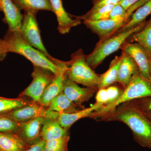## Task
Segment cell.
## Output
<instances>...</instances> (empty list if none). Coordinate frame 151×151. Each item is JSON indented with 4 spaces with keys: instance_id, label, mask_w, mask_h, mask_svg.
<instances>
[{
    "instance_id": "obj_1",
    "label": "cell",
    "mask_w": 151,
    "mask_h": 151,
    "mask_svg": "<svg viewBox=\"0 0 151 151\" xmlns=\"http://www.w3.org/2000/svg\"><path fill=\"white\" fill-rule=\"evenodd\" d=\"M98 120L123 122L132 130L137 142L151 148V122L132 101L119 105Z\"/></svg>"
},
{
    "instance_id": "obj_2",
    "label": "cell",
    "mask_w": 151,
    "mask_h": 151,
    "mask_svg": "<svg viewBox=\"0 0 151 151\" xmlns=\"http://www.w3.org/2000/svg\"><path fill=\"white\" fill-rule=\"evenodd\" d=\"M3 40L8 52L23 55L33 65L50 70L55 75L66 70L69 66V61L62 66L55 64L43 53L30 45L19 33L8 29Z\"/></svg>"
},
{
    "instance_id": "obj_3",
    "label": "cell",
    "mask_w": 151,
    "mask_h": 151,
    "mask_svg": "<svg viewBox=\"0 0 151 151\" xmlns=\"http://www.w3.org/2000/svg\"><path fill=\"white\" fill-rule=\"evenodd\" d=\"M148 97H151V81L142 76L139 72L133 77L118 100L94 111L89 118L98 120L123 103Z\"/></svg>"
},
{
    "instance_id": "obj_4",
    "label": "cell",
    "mask_w": 151,
    "mask_h": 151,
    "mask_svg": "<svg viewBox=\"0 0 151 151\" xmlns=\"http://www.w3.org/2000/svg\"><path fill=\"white\" fill-rule=\"evenodd\" d=\"M147 23L145 21L136 27L116 34L101 42H97L93 51L88 55H85L87 64L93 70H95L106 57L120 49L130 35L142 29Z\"/></svg>"
},
{
    "instance_id": "obj_5",
    "label": "cell",
    "mask_w": 151,
    "mask_h": 151,
    "mask_svg": "<svg viewBox=\"0 0 151 151\" xmlns=\"http://www.w3.org/2000/svg\"><path fill=\"white\" fill-rule=\"evenodd\" d=\"M83 50L79 49L71 55L65 76L77 83L98 90L100 74H97L87 64Z\"/></svg>"
},
{
    "instance_id": "obj_6",
    "label": "cell",
    "mask_w": 151,
    "mask_h": 151,
    "mask_svg": "<svg viewBox=\"0 0 151 151\" xmlns=\"http://www.w3.org/2000/svg\"><path fill=\"white\" fill-rule=\"evenodd\" d=\"M38 11H24L19 34L30 45L43 53L55 64L62 66L65 61L54 58L47 51L42 40L36 16Z\"/></svg>"
},
{
    "instance_id": "obj_7",
    "label": "cell",
    "mask_w": 151,
    "mask_h": 151,
    "mask_svg": "<svg viewBox=\"0 0 151 151\" xmlns=\"http://www.w3.org/2000/svg\"><path fill=\"white\" fill-rule=\"evenodd\" d=\"M33 66L31 74L32 81L29 86L19 94V97H28L32 101L37 103L46 87L54 79L55 74L45 68Z\"/></svg>"
},
{
    "instance_id": "obj_8",
    "label": "cell",
    "mask_w": 151,
    "mask_h": 151,
    "mask_svg": "<svg viewBox=\"0 0 151 151\" xmlns=\"http://www.w3.org/2000/svg\"><path fill=\"white\" fill-rule=\"evenodd\" d=\"M60 114L58 112L50 110L47 108L41 106L33 101L29 105L17 108L4 115L16 122L23 123L39 117L49 119H56Z\"/></svg>"
},
{
    "instance_id": "obj_9",
    "label": "cell",
    "mask_w": 151,
    "mask_h": 151,
    "mask_svg": "<svg viewBox=\"0 0 151 151\" xmlns=\"http://www.w3.org/2000/svg\"><path fill=\"white\" fill-rule=\"evenodd\" d=\"M47 119L39 117L21 123L17 135L28 147L32 145L41 139L42 129Z\"/></svg>"
},
{
    "instance_id": "obj_10",
    "label": "cell",
    "mask_w": 151,
    "mask_h": 151,
    "mask_svg": "<svg viewBox=\"0 0 151 151\" xmlns=\"http://www.w3.org/2000/svg\"><path fill=\"white\" fill-rule=\"evenodd\" d=\"M96 92L97 90L93 88L80 87L77 83L68 79L66 76L63 80V93L81 109L84 108L82 104L89 101Z\"/></svg>"
},
{
    "instance_id": "obj_11",
    "label": "cell",
    "mask_w": 151,
    "mask_h": 151,
    "mask_svg": "<svg viewBox=\"0 0 151 151\" xmlns=\"http://www.w3.org/2000/svg\"><path fill=\"white\" fill-rule=\"evenodd\" d=\"M120 49L129 55L137 65L141 75L151 81L149 69V57L144 49L137 43H130L127 41Z\"/></svg>"
},
{
    "instance_id": "obj_12",
    "label": "cell",
    "mask_w": 151,
    "mask_h": 151,
    "mask_svg": "<svg viewBox=\"0 0 151 151\" xmlns=\"http://www.w3.org/2000/svg\"><path fill=\"white\" fill-rule=\"evenodd\" d=\"M50 1L52 12L56 16L58 23L57 29L60 33L63 35L68 33L72 27L81 24V20L71 18L70 15L65 11L62 0H50Z\"/></svg>"
},
{
    "instance_id": "obj_13",
    "label": "cell",
    "mask_w": 151,
    "mask_h": 151,
    "mask_svg": "<svg viewBox=\"0 0 151 151\" xmlns=\"http://www.w3.org/2000/svg\"><path fill=\"white\" fill-rule=\"evenodd\" d=\"M0 8L4 17L3 21L8 25V29L19 33L23 15L12 0H0Z\"/></svg>"
},
{
    "instance_id": "obj_14",
    "label": "cell",
    "mask_w": 151,
    "mask_h": 151,
    "mask_svg": "<svg viewBox=\"0 0 151 151\" xmlns=\"http://www.w3.org/2000/svg\"><path fill=\"white\" fill-rule=\"evenodd\" d=\"M122 58L119 66L116 82L124 89L128 86L133 77L139 73L137 63L129 55L122 51Z\"/></svg>"
},
{
    "instance_id": "obj_15",
    "label": "cell",
    "mask_w": 151,
    "mask_h": 151,
    "mask_svg": "<svg viewBox=\"0 0 151 151\" xmlns=\"http://www.w3.org/2000/svg\"><path fill=\"white\" fill-rule=\"evenodd\" d=\"M67 69L55 75L54 79L45 90L40 100L37 103V104L47 108L52 99L63 92V80Z\"/></svg>"
},
{
    "instance_id": "obj_16",
    "label": "cell",
    "mask_w": 151,
    "mask_h": 151,
    "mask_svg": "<svg viewBox=\"0 0 151 151\" xmlns=\"http://www.w3.org/2000/svg\"><path fill=\"white\" fill-rule=\"evenodd\" d=\"M102 107V105L95 103L89 108H84L73 113L60 114L58 118V121L61 127L69 130L76 122L83 118H89L93 112Z\"/></svg>"
},
{
    "instance_id": "obj_17",
    "label": "cell",
    "mask_w": 151,
    "mask_h": 151,
    "mask_svg": "<svg viewBox=\"0 0 151 151\" xmlns=\"http://www.w3.org/2000/svg\"><path fill=\"white\" fill-rule=\"evenodd\" d=\"M70 135L69 130L61 127L56 119H47L42 129L41 137L44 140L56 139Z\"/></svg>"
},
{
    "instance_id": "obj_18",
    "label": "cell",
    "mask_w": 151,
    "mask_h": 151,
    "mask_svg": "<svg viewBox=\"0 0 151 151\" xmlns=\"http://www.w3.org/2000/svg\"><path fill=\"white\" fill-rule=\"evenodd\" d=\"M127 41L138 44L151 58V17L143 28L130 35Z\"/></svg>"
},
{
    "instance_id": "obj_19",
    "label": "cell",
    "mask_w": 151,
    "mask_h": 151,
    "mask_svg": "<svg viewBox=\"0 0 151 151\" xmlns=\"http://www.w3.org/2000/svg\"><path fill=\"white\" fill-rule=\"evenodd\" d=\"M150 15H151V0H147L132 14L129 21L119 30L116 34L138 26L143 22L145 21L146 18Z\"/></svg>"
},
{
    "instance_id": "obj_20",
    "label": "cell",
    "mask_w": 151,
    "mask_h": 151,
    "mask_svg": "<svg viewBox=\"0 0 151 151\" xmlns=\"http://www.w3.org/2000/svg\"><path fill=\"white\" fill-rule=\"evenodd\" d=\"M28 147L16 134L0 133L1 151H24Z\"/></svg>"
},
{
    "instance_id": "obj_21",
    "label": "cell",
    "mask_w": 151,
    "mask_h": 151,
    "mask_svg": "<svg viewBox=\"0 0 151 151\" xmlns=\"http://www.w3.org/2000/svg\"><path fill=\"white\" fill-rule=\"evenodd\" d=\"M78 105L69 100L63 92L52 99L47 108L60 114L73 113L78 111Z\"/></svg>"
},
{
    "instance_id": "obj_22",
    "label": "cell",
    "mask_w": 151,
    "mask_h": 151,
    "mask_svg": "<svg viewBox=\"0 0 151 151\" xmlns=\"http://www.w3.org/2000/svg\"><path fill=\"white\" fill-rule=\"evenodd\" d=\"M122 56L123 55L122 54L120 56L115 57L111 62L109 69L105 73L100 74L99 89L106 88L116 83Z\"/></svg>"
},
{
    "instance_id": "obj_23",
    "label": "cell",
    "mask_w": 151,
    "mask_h": 151,
    "mask_svg": "<svg viewBox=\"0 0 151 151\" xmlns=\"http://www.w3.org/2000/svg\"><path fill=\"white\" fill-rule=\"evenodd\" d=\"M20 10L52 11L50 0H12Z\"/></svg>"
},
{
    "instance_id": "obj_24",
    "label": "cell",
    "mask_w": 151,
    "mask_h": 151,
    "mask_svg": "<svg viewBox=\"0 0 151 151\" xmlns=\"http://www.w3.org/2000/svg\"><path fill=\"white\" fill-rule=\"evenodd\" d=\"M33 102L24 97L9 99L0 97V115L9 113L17 108L29 105Z\"/></svg>"
},
{
    "instance_id": "obj_25",
    "label": "cell",
    "mask_w": 151,
    "mask_h": 151,
    "mask_svg": "<svg viewBox=\"0 0 151 151\" xmlns=\"http://www.w3.org/2000/svg\"><path fill=\"white\" fill-rule=\"evenodd\" d=\"M116 4L107 5L94 11H89L85 14L81 16H74L79 20L97 21L110 18V13Z\"/></svg>"
},
{
    "instance_id": "obj_26",
    "label": "cell",
    "mask_w": 151,
    "mask_h": 151,
    "mask_svg": "<svg viewBox=\"0 0 151 151\" xmlns=\"http://www.w3.org/2000/svg\"><path fill=\"white\" fill-rule=\"evenodd\" d=\"M70 135L56 139L45 142L43 151H68Z\"/></svg>"
},
{
    "instance_id": "obj_27",
    "label": "cell",
    "mask_w": 151,
    "mask_h": 151,
    "mask_svg": "<svg viewBox=\"0 0 151 151\" xmlns=\"http://www.w3.org/2000/svg\"><path fill=\"white\" fill-rule=\"evenodd\" d=\"M21 123L13 120L5 115H0V133L17 134Z\"/></svg>"
},
{
    "instance_id": "obj_28",
    "label": "cell",
    "mask_w": 151,
    "mask_h": 151,
    "mask_svg": "<svg viewBox=\"0 0 151 151\" xmlns=\"http://www.w3.org/2000/svg\"><path fill=\"white\" fill-rule=\"evenodd\" d=\"M106 88L108 97V104L107 105L111 104L118 100L123 93L124 90L122 86L120 87L117 85L113 84L108 86Z\"/></svg>"
},
{
    "instance_id": "obj_29",
    "label": "cell",
    "mask_w": 151,
    "mask_h": 151,
    "mask_svg": "<svg viewBox=\"0 0 151 151\" xmlns=\"http://www.w3.org/2000/svg\"><path fill=\"white\" fill-rule=\"evenodd\" d=\"M95 103L104 106L108 105V97L106 88H100L97 91Z\"/></svg>"
},
{
    "instance_id": "obj_30",
    "label": "cell",
    "mask_w": 151,
    "mask_h": 151,
    "mask_svg": "<svg viewBox=\"0 0 151 151\" xmlns=\"http://www.w3.org/2000/svg\"><path fill=\"white\" fill-rule=\"evenodd\" d=\"M121 0H92L93 7L90 9L94 11L103 6L109 4H119Z\"/></svg>"
},
{
    "instance_id": "obj_31",
    "label": "cell",
    "mask_w": 151,
    "mask_h": 151,
    "mask_svg": "<svg viewBox=\"0 0 151 151\" xmlns=\"http://www.w3.org/2000/svg\"><path fill=\"white\" fill-rule=\"evenodd\" d=\"M45 144V141L42 139H40L39 141L32 145L29 146L24 151H43Z\"/></svg>"
},
{
    "instance_id": "obj_32",
    "label": "cell",
    "mask_w": 151,
    "mask_h": 151,
    "mask_svg": "<svg viewBox=\"0 0 151 151\" xmlns=\"http://www.w3.org/2000/svg\"><path fill=\"white\" fill-rule=\"evenodd\" d=\"M145 100L141 104H137L134 101H132L135 105H137L141 110L143 111H151V97Z\"/></svg>"
},
{
    "instance_id": "obj_33",
    "label": "cell",
    "mask_w": 151,
    "mask_h": 151,
    "mask_svg": "<svg viewBox=\"0 0 151 151\" xmlns=\"http://www.w3.org/2000/svg\"><path fill=\"white\" fill-rule=\"evenodd\" d=\"M8 53L4 40L0 39V61L4 60Z\"/></svg>"
},
{
    "instance_id": "obj_34",
    "label": "cell",
    "mask_w": 151,
    "mask_h": 151,
    "mask_svg": "<svg viewBox=\"0 0 151 151\" xmlns=\"http://www.w3.org/2000/svg\"><path fill=\"white\" fill-rule=\"evenodd\" d=\"M139 0H121L119 4L126 10Z\"/></svg>"
},
{
    "instance_id": "obj_35",
    "label": "cell",
    "mask_w": 151,
    "mask_h": 151,
    "mask_svg": "<svg viewBox=\"0 0 151 151\" xmlns=\"http://www.w3.org/2000/svg\"><path fill=\"white\" fill-rule=\"evenodd\" d=\"M144 114L151 122V111H143Z\"/></svg>"
},
{
    "instance_id": "obj_36",
    "label": "cell",
    "mask_w": 151,
    "mask_h": 151,
    "mask_svg": "<svg viewBox=\"0 0 151 151\" xmlns=\"http://www.w3.org/2000/svg\"><path fill=\"white\" fill-rule=\"evenodd\" d=\"M149 69H150V74L151 76V58H149Z\"/></svg>"
},
{
    "instance_id": "obj_37",
    "label": "cell",
    "mask_w": 151,
    "mask_h": 151,
    "mask_svg": "<svg viewBox=\"0 0 151 151\" xmlns=\"http://www.w3.org/2000/svg\"><path fill=\"white\" fill-rule=\"evenodd\" d=\"M0 12H1V8H0Z\"/></svg>"
},
{
    "instance_id": "obj_38",
    "label": "cell",
    "mask_w": 151,
    "mask_h": 151,
    "mask_svg": "<svg viewBox=\"0 0 151 151\" xmlns=\"http://www.w3.org/2000/svg\"><path fill=\"white\" fill-rule=\"evenodd\" d=\"M0 151H1V150H0Z\"/></svg>"
}]
</instances>
